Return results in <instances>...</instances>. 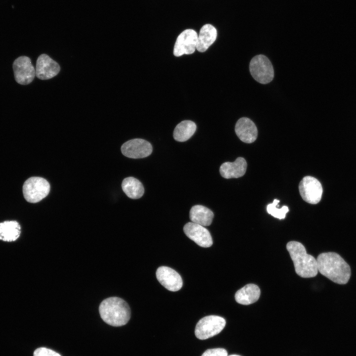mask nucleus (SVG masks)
Returning <instances> with one entry per match:
<instances>
[{"instance_id": "nucleus-23", "label": "nucleus", "mask_w": 356, "mask_h": 356, "mask_svg": "<svg viewBox=\"0 0 356 356\" xmlns=\"http://www.w3.org/2000/svg\"><path fill=\"white\" fill-rule=\"evenodd\" d=\"M33 356H61L57 352L44 347L37 349L34 352Z\"/></svg>"}, {"instance_id": "nucleus-25", "label": "nucleus", "mask_w": 356, "mask_h": 356, "mask_svg": "<svg viewBox=\"0 0 356 356\" xmlns=\"http://www.w3.org/2000/svg\"><path fill=\"white\" fill-rule=\"evenodd\" d=\"M227 356H239V355H231Z\"/></svg>"}, {"instance_id": "nucleus-7", "label": "nucleus", "mask_w": 356, "mask_h": 356, "mask_svg": "<svg viewBox=\"0 0 356 356\" xmlns=\"http://www.w3.org/2000/svg\"><path fill=\"white\" fill-rule=\"evenodd\" d=\"M299 189L302 198L307 203L316 204L321 200L323 192L321 184L312 177H304L299 183Z\"/></svg>"}, {"instance_id": "nucleus-10", "label": "nucleus", "mask_w": 356, "mask_h": 356, "mask_svg": "<svg viewBox=\"0 0 356 356\" xmlns=\"http://www.w3.org/2000/svg\"><path fill=\"white\" fill-rule=\"evenodd\" d=\"M121 150L124 156L137 159L149 156L152 152V147L148 141L144 139L135 138L125 142Z\"/></svg>"}, {"instance_id": "nucleus-15", "label": "nucleus", "mask_w": 356, "mask_h": 356, "mask_svg": "<svg viewBox=\"0 0 356 356\" xmlns=\"http://www.w3.org/2000/svg\"><path fill=\"white\" fill-rule=\"evenodd\" d=\"M247 162L242 157L237 158L233 162H226L220 168L221 175L224 178H238L242 177L247 169Z\"/></svg>"}, {"instance_id": "nucleus-17", "label": "nucleus", "mask_w": 356, "mask_h": 356, "mask_svg": "<svg viewBox=\"0 0 356 356\" xmlns=\"http://www.w3.org/2000/svg\"><path fill=\"white\" fill-rule=\"evenodd\" d=\"M260 289L254 284H248L238 290L235 294L236 301L248 305L257 302L260 296Z\"/></svg>"}, {"instance_id": "nucleus-2", "label": "nucleus", "mask_w": 356, "mask_h": 356, "mask_svg": "<svg viewBox=\"0 0 356 356\" xmlns=\"http://www.w3.org/2000/svg\"><path fill=\"white\" fill-rule=\"evenodd\" d=\"M99 312L105 322L115 327L125 325L131 317V310L128 303L117 297L103 300L99 307Z\"/></svg>"}, {"instance_id": "nucleus-19", "label": "nucleus", "mask_w": 356, "mask_h": 356, "mask_svg": "<svg viewBox=\"0 0 356 356\" xmlns=\"http://www.w3.org/2000/svg\"><path fill=\"white\" fill-rule=\"evenodd\" d=\"M21 233V227L16 221L0 222V240L12 242L17 240Z\"/></svg>"}, {"instance_id": "nucleus-16", "label": "nucleus", "mask_w": 356, "mask_h": 356, "mask_svg": "<svg viewBox=\"0 0 356 356\" xmlns=\"http://www.w3.org/2000/svg\"><path fill=\"white\" fill-rule=\"evenodd\" d=\"M217 31L211 24H207L201 28L198 36L196 49L199 52H204L216 40Z\"/></svg>"}, {"instance_id": "nucleus-11", "label": "nucleus", "mask_w": 356, "mask_h": 356, "mask_svg": "<svg viewBox=\"0 0 356 356\" xmlns=\"http://www.w3.org/2000/svg\"><path fill=\"white\" fill-rule=\"evenodd\" d=\"M183 231L189 239L202 247H209L213 244L211 234L204 226L189 222L184 225Z\"/></svg>"}, {"instance_id": "nucleus-1", "label": "nucleus", "mask_w": 356, "mask_h": 356, "mask_svg": "<svg viewBox=\"0 0 356 356\" xmlns=\"http://www.w3.org/2000/svg\"><path fill=\"white\" fill-rule=\"evenodd\" d=\"M316 261L318 271L333 282L345 284L349 280L350 267L338 254L322 253L318 255Z\"/></svg>"}, {"instance_id": "nucleus-5", "label": "nucleus", "mask_w": 356, "mask_h": 356, "mask_svg": "<svg viewBox=\"0 0 356 356\" xmlns=\"http://www.w3.org/2000/svg\"><path fill=\"white\" fill-rule=\"evenodd\" d=\"M225 324V320L221 316L214 315L205 316L197 322L195 335L200 340L209 339L220 333Z\"/></svg>"}, {"instance_id": "nucleus-6", "label": "nucleus", "mask_w": 356, "mask_h": 356, "mask_svg": "<svg viewBox=\"0 0 356 356\" xmlns=\"http://www.w3.org/2000/svg\"><path fill=\"white\" fill-rule=\"evenodd\" d=\"M249 69L253 78L262 84L269 83L273 79V66L265 55L260 54L254 56L250 61Z\"/></svg>"}, {"instance_id": "nucleus-4", "label": "nucleus", "mask_w": 356, "mask_h": 356, "mask_svg": "<svg viewBox=\"0 0 356 356\" xmlns=\"http://www.w3.org/2000/svg\"><path fill=\"white\" fill-rule=\"evenodd\" d=\"M50 184L44 178L33 177L27 179L23 186V193L26 200L30 203H37L49 193Z\"/></svg>"}, {"instance_id": "nucleus-13", "label": "nucleus", "mask_w": 356, "mask_h": 356, "mask_svg": "<svg viewBox=\"0 0 356 356\" xmlns=\"http://www.w3.org/2000/svg\"><path fill=\"white\" fill-rule=\"evenodd\" d=\"M36 76L41 80H48L56 76L60 70L59 65L46 54L40 55L36 62Z\"/></svg>"}, {"instance_id": "nucleus-8", "label": "nucleus", "mask_w": 356, "mask_h": 356, "mask_svg": "<svg viewBox=\"0 0 356 356\" xmlns=\"http://www.w3.org/2000/svg\"><path fill=\"white\" fill-rule=\"evenodd\" d=\"M15 81L21 85L31 83L36 76V70L29 57L20 56L13 63Z\"/></svg>"}, {"instance_id": "nucleus-24", "label": "nucleus", "mask_w": 356, "mask_h": 356, "mask_svg": "<svg viewBox=\"0 0 356 356\" xmlns=\"http://www.w3.org/2000/svg\"><path fill=\"white\" fill-rule=\"evenodd\" d=\"M201 356H227V352L223 348L210 349L205 351Z\"/></svg>"}, {"instance_id": "nucleus-9", "label": "nucleus", "mask_w": 356, "mask_h": 356, "mask_svg": "<svg viewBox=\"0 0 356 356\" xmlns=\"http://www.w3.org/2000/svg\"><path fill=\"white\" fill-rule=\"evenodd\" d=\"M198 35L193 29H186L178 37L174 48V54L180 56L193 53L196 49Z\"/></svg>"}, {"instance_id": "nucleus-3", "label": "nucleus", "mask_w": 356, "mask_h": 356, "mask_svg": "<svg viewBox=\"0 0 356 356\" xmlns=\"http://www.w3.org/2000/svg\"><path fill=\"white\" fill-rule=\"evenodd\" d=\"M286 249L298 275L303 278H311L317 275L316 260L312 256L307 254L302 243L295 241H290L286 245Z\"/></svg>"}, {"instance_id": "nucleus-14", "label": "nucleus", "mask_w": 356, "mask_h": 356, "mask_svg": "<svg viewBox=\"0 0 356 356\" xmlns=\"http://www.w3.org/2000/svg\"><path fill=\"white\" fill-rule=\"evenodd\" d=\"M235 131L239 139L247 143L254 142L258 136L255 124L246 117H242L237 121L235 126Z\"/></svg>"}, {"instance_id": "nucleus-18", "label": "nucleus", "mask_w": 356, "mask_h": 356, "mask_svg": "<svg viewBox=\"0 0 356 356\" xmlns=\"http://www.w3.org/2000/svg\"><path fill=\"white\" fill-rule=\"evenodd\" d=\"M189 218L192 222L202 226L210 225L214 218L213 212L208 208L197 205L193 206L189 212Z\"/></svg>"}, {"instance_id": "nucleus-12", "label": "nucleus", "mask_w": 356, "mask_h": 356, "mask_svg": "<svg viewBox=\"0 0 356 356\" xmlns=\"http://www.w3.org/2000/svg\"><path fill=\"white\" fill-rule=\"evenodd\" d=\"M158 281L169 291H178L182 286V280L178 272L174 269L165 266L158 268L156 272Z\"/></svg>"}, {"instance_id": "nucleus-22", "label": "nucleus", "mask_w": 356, "mask_h": 356, "mask_svg": "<svg viewBox=\"0 0 356 356\" xmlns=\"http://www.w3.org/2000/svg\"><path fill=\"white\" fill-rule=\"evenodd\" d=\"M279 200L274 199L273 203L267 206V209L268 214L273 217L279 219H283L285 218L286 214L288 212L289 209L286 206L278 209L276 207Z\"/></svg>"}, {"instance_id": "nucleus-20", "label": "nucleus", "mask_w": 356, "mask_h": 356, "mask_svg": "<svg viewBox=\"0 0 356 356\" xmlns=\"http://www.w3.org/2000/svg\"><path fill=\"white\" fill-rule=\"evenodd\" d=\"M122 188L126 195L133 199L140 198L144 192L141 182L134 177H128L122 181Z\"/></svg>"}, {"instance_id": "nucleus-21", "label": "nucleus", "mask_w": 356, "mask_h": 356, "mask_svg": "<svg viewBox=\"0 0 356 356\" xmlns=\"http://www.w3.org/2000/svg\"><path fill=\"white\" fill-rule=\"evenodd\" d=\"M196 130L195 123L190 120H184L179 123L175 128L173 136L179 142H184L189 139Z\"/></svg>"}]
</instances>
